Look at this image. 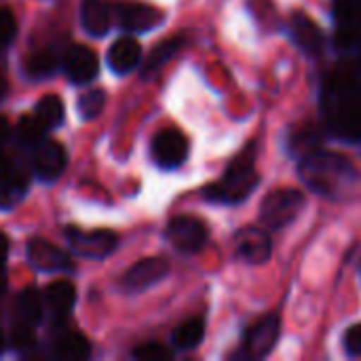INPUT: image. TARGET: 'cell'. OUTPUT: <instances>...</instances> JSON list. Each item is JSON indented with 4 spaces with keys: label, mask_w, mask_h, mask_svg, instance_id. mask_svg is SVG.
Masks as SVG:
<instances>
[{
    "label": "cell",
    "mask_w": 361,
    "mask_h": 361,
    "mask_svg": "<svg viewBox=\"0 0 361 361\" xmlns=\"http://www.w3.org/2000/svg\"><path fill=\"white\" fill-rule=\"evenodd\" d=\"M298 173L313 192L330 199H338L357 182V171L347 157L322 148H313L300 157Z\"/></svg>",
    "instance_id": "1"
},
{
    "label": "cell",
    "mask_w": 361,
    "mask_h": 361,
    "mask_svg": "<svg viewBox=\"0 0 361 361\" xmlns=\"http://www.w3.org/2000/svg\"><path fill=\"white\" fill-rule=\"evenodd\" d=\"M324 114L330 131L341 137H361V85L349 74H334L324 87Z\"/></svg>",
    "instance_id": "2"
},
{
    "label": "cell",
    "mask_w": 361,
    "mask_h": 361,
    "mask_svg": "<svg viewBox=\"0 0 361 361\" xmlns=\"http://www.w3.org/2000/svg\"><path fill=\"white\" fill-rule=\"evenodd\" d=\"M258 184L260 176L256 171V144H250L243 152H239L233 159L222 180L203 190V197L212 203L237 205L243 203L256 190Z\"/></svg>",
    "instance_id": "3"
},
{
    "label": "cell",
    "mask_w": 361,
    "mask_h": 361,
    "mask_svg": "<svg viewBox=\"0 0 361 361\" xmlns=\"http://www.w3.org/2000/svg\"><path fill=\"white\" fill-rule=\"evenodd\" d=\"M307 199L296 188H279L264 197L260 205V220L269 231H281L298 218Z\"/></svg>",
    "instance_id": "4"
},
{
    "label": "cell",
    "mask_w": 361,
    "mask_h": 361,
    "mask_svg": "<svg viewBox=\"0 0 361 361\" xmlns=\"http://www.w3.org/2000/svg\"><path fill=\"white\" fill-rule=\"evenodd\" d=\"M281 332V317L277 313H271L262 319H258L245 334L241 345V357L245 360H262L267 357L279 338Z\"/></svg>",
    "instance_id": "5"
},
{
    "label": "cell",
    "mask_w": 361,
    "mask_h": 361,
    "mask_svg": "<svg viewBox=\"0 0 361 361\" xmlns=\"http://www.w3.org/2000/svg\"><path fill=\"white\" fill-rule=\"evenodd\" d=\"M66 239L78 256L93 258V260H102L110 256L118 243L116 235L110 231H80L74 226L66 228Z\"/></svg>",
    "instance_id": "6"
},
{
    "label": "cell",
    "mask_w": 361,
    "mask_h": 361,
    "mask_svg": "<svg viewBox=\"0 0 361 361\" xmlns=\"http://www.w3.org/2000/svg\"><path fill=\"white\" fill-rule=\"evenodd\" d=\"M332 15L338 25V49H353L361 44V0H332Z\"/></svg>",
    "instance_id": "7"
},
{
    "label": "cell",
    "mask_w": 361,
    "mask_h": 361,
    "mask_svg": "<svg viewBox=\"0 0 361 361\" xmlns=\"http://www.w3.org/2000/svg\"><path fill=\"white\" fill-rule=\"evenodd\" d=\"M167 239L173 243L176 250L184 254H195L207 241V226L199 218L178 216V218H171L167 224Z\"/></svg>",
    "instance_id": "8"
},
{
    "label": "cell",
    "mask_w": 361,
    "mask_h": 361,
    "mask_svg": "<svg viewBox=\"0 0 361 361\" xmlns=\"http://www.w3.org/2000/svg\"><path fill=\"white\" fill-rule=\"evenodd\" d=\"M152 157L159 167L176 169L188 157V140L180 129H163L152 140Z\"/></svg>",
    "instance_id": "9"
},
{
    "label": "cell",
    "mask_w": 361,
    "mask_h": 361,
    "mask_svg": "<svg viewBox=\"0 0 361 361\" xmlns=\"http://www.w3.org/2000/svg\"><path fill=\"white\" fill-rule=\"evenodd\" d=\"M118 25L127 32H148L163 23L165 13L144 2H118L114 6Z\"/></svg>",
    "instance_id": "10"
},
{
    "label": "cell",
    "mask_w": 361,
    "mask_h": 361,
    "mask_svg": "<svg viewBox=\"0 0 361 361\" xmlns=\"http://www.w3.org/2000/svg\"><path fill=\"white\" fill-rule=\"evenodd\" d=\"M288 32L294 44L309 57H319L326 49V34L305 13H296L288 21Z\"/></svg>",
    "instance_id": "11"
},
{
    "label": "cell",
    "mask_w": 361,
    "mask_h": 361,
    "mask_svg": "<svg viewBox=\"0 0 361 361\" xmlns=\"http://www.w3.org/2000/svg\"><path fill=\"white\" fill-rule=\"evenodd\" d=\"M27 260L32 267H36L38 271H47V273H57V271H72L74 262L72 258L57 245L36 237L27 241L25 247Z\"/></svg>",
    "instance_id": "12"
},
{
    "label": "cell",
    "mask_w": 361,
    "mask_h": 361,
    "mask_svg": "<svg viewBox=\"0 0 361 361\" xmlns=\"http://www.w3.org/2000/svg\"><path fill=\"white\" fill-rule=\"evenodd\" d=\"M66 150L59 142L55 140H42L36 148H34V159H32V167L34 173L42 180V182H53L57 180L63 169H66Z\"/></svg>",
    "instance_id": "13"
},
{
    "label": "cell",
    "mask_w": 361,
    "mask_h": 361,
    "mask_svg": "<svg viewBox=\"0 0 361 361\" xmlns=\"http://www.w3.org/2000/svg\"><path fill=\"white\" fill-rule=\"evenodd\" d=\"M169 273V264L163 258H144L137 264H133L125 279H123V288L131 294L144 292L152 286H157L159 281H163Z\"/></svg>",
    "instance_id": "14"
},
{
    "label": "cell",
    "mask_w": 361,
    "mask_h": 361,
    "mask_svg": "<svg viewBox=\"0 0 361 361\" xmlns=\"http://www.w3.org/2000/svg\"><path fill=\"white\" fill-rule=\"evenodd\" d=\"M63 70H66V76L74 85H85L97 76L99 61H97V55L89 47L74 44L63 55Z\"/></svg>",
    "instance_id": "15"
},
{
    "label": "cell",
    "mask_w": 361,
    "mask_h": 361,
    "mask_svg": "<svg viewBox=\"0 0 361 361\" xmlns=\"http://www.w3.org/2000/svg\"><path fill=\"white\" fill-rule=\"evenodd\" d=\"M235 250L241 260L250 264H262L271 256V237L267 231L256 226L243 228L235 237Z\"/></svg>",
    "instance_id": "16"
},
{
    "label": "cell",
    "mask_w": 361,
    "mask_h": 361,
    "mask_svg": "<svg viewBox=\"0 0 361 361\" xmlns=\"http://www.w3.org/2000/svg\"><path fill=\"white\" fill-rule=\"evenodd\" d=\"M142 61V47L135 38L123 36L112 42L108 51V66L114 74H129Z\"/></svg>",
    "instance_id": "17"
},
{
    "label": "cell",
    "mask_w": 361,
    "mask_h": 361,
    "mask_svg": "<svg viewBox=\"0 0 361 361\" xmlns=\"http://www.w3.org/2000/svg\"><path fill=\"white\" fill-rule=\"evenodd\" d=\"M112 11L106 0H80V23L91 36H104L110 30Z\"/></svg>",
    "instance_id": "18"
},
{
    "label": "cell",
    "mask_w": 361,
    "mask_h": 361,
    "mask_svg": "<svg viewBox=\"0 0 361 361\" xmlns=\"http://www.w3.org/2000/svg\"><path fill=\"white\" fill-rule=\"evenodd\" d=\"M76 300V290L70 281H53L47 290H44V302L51 309V313H55L57 317H63L72 311Z\"/></svg>",
    "instance_id": "19"
},
{
    "label": "cell",
    "mask_w": 361,
    "mask_h": 361,
    "mask_svg": "<svg viewBox=\"0 0 361 361\" xmlns=\"http://www.w3.org/2000/svg\"><path fill=\"white\" fill-rule=\"evenodd\" d=\"M186 44V36H171V38H165L163 42H159L150 55L146 57L144 66H142V74L144 76H150L154 70H159L165 61H169L182 47Z\"/></svg>",
    "instance_id": "20"
},
{
    "label": "cell",
    "mask_w": 361,
    "mask_h": 361,
    "mask_svg": "<svg viewBox=\"0 0 361 361\" xmlns=\"http://www.w3.org/2000/svg\"><path fill=\"white\" fill-rule=\"evenodd\" d=\"M205 336V322L201 317H190L173 330V345L178 349H195Z\"/></svg>",
    "instance_id": "21"
},
{
    "label": "cell",
    "mask_w": 361,
    "mask_h": 361,
    "mask_svg": "<svg viewBox=\"0 0 361 361\" xmlns=\"http://www.w3.org/2000/svg\"><path fill=\"white\" fill-rule=\"evenodd\" d=\"M89 355H91V345L80 334H66L55 347V357L61 361H80L87 360Z\"/></svg>",
    "instance_id": "22"
},
{
    "label": "cell",
    "mask_w": 361,
    "mask_h": 361,
    "mask_svg": "<svg viewBox=\"0 0 361 361\" xmlns=\"http://www.w3.org/2000/svg\"><path fill=\"white\" fill-rule=\"evenodd\" d=\"M42 307H44V298L38 294L36 288H27L19 294V300H17V311H19V317L21 322L30 324V326H36L42 317Z\"/></svg>",
    "instance_id": "23"
},
{
    "label": "cell",
    "mask_w": 361,
    "mask_h": 361,
    "mask_svg": "<svg viewBox=\"0 0 361 361\" xmlns=\"http://www.w3.org/2000/svg\"><path fill=\"white\" fill-rule=\"evenodd\" d=\"M27 190V176L25 173H11L4 182H0V209H11L17 205Z\"/></svg>",
    "instance_id": "24"
},
{
    "label": "cell",
    "mask_w": 361,
    "mask_h": 361,
    "mask_svg": "<svg viewBox=\"0 0 361 361\" xmlns=\"http://www.w3.org/2000/svg\"><path fill=\"white\" fill-rule=\"evenodd\" d=\"M59 66V57L53 49H40L34 51L27 59H25V72L30 76H49L57 70Z\"/></svg>",
    "instance_id": "25"
},
{
    "label": "cell",
    "mask_w": 361,
    "mask_h": 361,
    "mask_svg": "<svg viewBox=\"0 0 361 361\" xmlns=\"http://www.w3.org/2000/svg\"><path fill=\"white\" fill-rule=\"evenodd\" d=\"M36 118L47 127H59L63 123V102L57 95H44L36 104Z\"/></svg>",
    "instance_id": "26"
},
{
    "label": "cell",
    "mask_w": 361,
    "mask_h": 361,
    "mask_svg": "<svg viewBox=\"0 0 361 361\" xmlns=\"http://www.w3.org/2000/svg\"><path fill=\"white\" fill-rule=\"evenodd\" d=\"M44 131L47 127L36 118V116H21L19 125H17V137L23 146L27 148H36L42 140H44Z\"/></svg>",
    "instance_id": "27"
},
{
    "label": "cell",
    "mask_w": 361,
    "mask_h": 361,
    "mask_svg": "<svg viewBox=\"0 0 361 361\" xmlns=\"http://www.w3.org/2000/svg\"><path fill=\"white\" fill-rule=\"evenodd\" d=\"M106 106V93L102 89H91L78 97V112L82 118H95Z\"/></svg>",
    "instance_id": "28"
},
{
    "label": "cell",
    "mask_w": 361,
    "mask_h": 361,
    "mask_svg": "<svg viewBox=\"0 0 361 361\" xmlns=\"http://www.w3.org/2000/svg\"><path fill=\"white\" fill-rule=\"evenodd\" d=\"M32 328H34V326H30V324H25V322L17 324V326L13 328V332H11V345H13V349H17V351H27V349L34 347L36 338H34V330H32Z\"/></svg>",
    "instance_id": "29"
},
{
    "label": "cell",
    "mask_w": 361,
    "mask_h": 361,
    "mask_svg": "<svg viewBox=\"0 0 361 361\" xmlns=\"http://www.w3.org/2000/svg\"><path fill=\"white\" fill-rule=\"evenodd\" d=\"M133 357L140 361H167L171 360V351L161 343H146L140 349H135Z\"/></svg>",
    "instance_id": "30"
},
{
    "label": "cell",
    "mask_w": 361,
    "mask_h": 361,
    "mask_svg": "<svg viewBox=\"0 0 361 361\" xmlns=\"http://www.w3.org/2000/svg\"><path fill=\"white\" fill-rule=\"evenodd\" d=\"M17 32V21L8 8H0V49L6 47Z\"/></svg>",
    "instance_id": "31"
},
{
    "label": "cell",
    "mask_w": 361,
    "mask_h": 361,
    "mask_svg": "<svg viewBox=\"0 0 361 361\" xmlns=\"http://www.w3.org/2000/svg\"><path fill=\"white\" fill-rule=\"evenodd\" d=\"M345 351L351 357H361V324H355L345 334Z\"/></svg>",
    "instance_id": "32"
},
{
    "label": "cell",
    "mask_w": 361,
    "mask_h": 361,
    "mask_svg": "<svg viewBox=\"0 0 361 361\" xmlns=\"http://www.w3.org/2000/svg\"><path fill=\"white\" fill-rule=\"evenodd\" d=\"M11 173H13L11 159H8L6 154H2V152H0V182H4Z\"/></svg>",
    "instance_id": "33"
},
{
    "label": "cell",
    "mask_w": 361,
    "mask_h": 361,
    "mask_svg": "<svg viewBox=\"0 0 361 361\" xmlns=\"http://www.w3.org/2000/svg\"><path fill=\"white\" fill-rule=\"evenodd\" d=\"M11 135V125L6 121V116H0V144H4Z\"/></svg>",
    "instance_id": "34"
},
{
    "label": "cell",
    "mask_w": 361,
    "mask_h": 361,
    "mask_svg": "<svg viewBox=\"0 0 361 361\" xmlns=\"http://www.w3.org/2000/svg\"><path fill=\"white\" fill-rule=\"evenodd\" d=\"M6 256H8V239L4 235H0V271L6 262Z\"/></svg>",
    "instance_id": "35"
},
{
    "label": "cell",
    "mask_w": 361,
    "mask_h": 361,
    "mask_svg": "<svg viewBox=\"0 0 361 361\" xmlns=\"http://www.w3.org/2000/svg\"><path fill=\"white\" fill-rule=\"evenodd\" d=\"M4 93H6V80L0 76V97H4Z\"/></svg>",
    "instance_id": "36"
},
{
    "label": "cell",
    "mask_w": 361,
    "mask_h": 361,
    "mask_svg": "<svg viewBox=\"0 0 361 361\" xmlns=\"http://www.w3.org/2000/svg\"><path fill=\"white\" fill-rule=\"evenodd\" d=\"M4 349V336H2V332H0V351Z\"/></svg>",
    "instance_id": "37"
},
{
    "label": "cell",
    "mask_w": 361,
    "mask_h": 361,
    "mask_svg": "<svg viewBox=\"0 0 361 361\" xmlns=\"http://www.w3.org/2000/svg\"><path fill=\"white\" fill-rule=\"evenodd\" d=\"M357 66H360V70H361V44H360V53H357Z\"/></svg>",
    "instance_id": "38"
}]
</instances>
